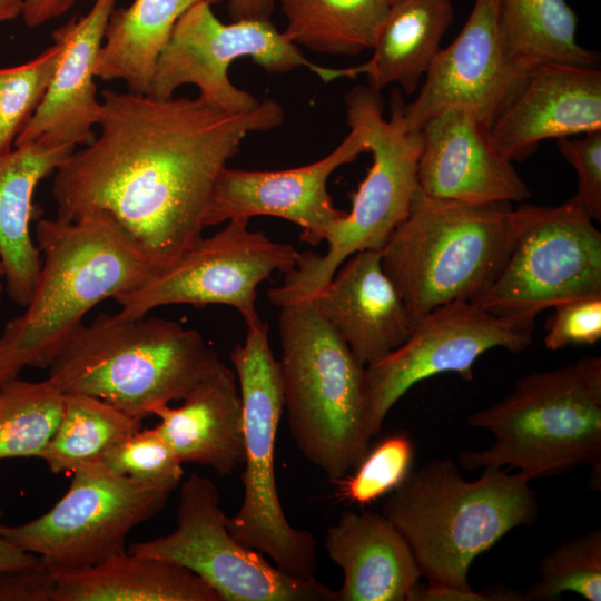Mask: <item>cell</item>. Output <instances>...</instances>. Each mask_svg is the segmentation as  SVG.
I'll list each match as a JSON object with an SVG mask.
<instances>
[{"instance_id": "obj_17", "label": "cell", "mask_w": 601, "mask_h": 601, "mask_svg": "<svg viewBox=\"0 0 601 601\" xmlns=\"http://www.w3.org/2000/svg\"><path fill=\"white\" fill-rule=\"evenodd\" d=\"M349 134L324 158L285 170H243L225 167L214 187L206 227L231 219L274 216L302 228V240L316 246L326 240L346 214L327 190L329 176L342 165L368 151L362 131Z\"/></svg>"}, {"instance_id": "obj_20", "label": "cell", "mask_w": 601, "mask_h": 601, "mask_svg": "<svg viewBox=\"0 0 601 601\" xmlns=\"http://www.w3.org/2000/svg\"><path fill=\"white\" fill-rule=\"evenodd\" d=\"M117 0H95L81 18L57 28L52 39L62 51L47 92L14 146L43 141L76 148L93 139L101 101L97 96L96 65Z\"/></svg>"}, {"instance_id": "obj_7", "label": "cell", "mask_w": 601, "mask_h": 601, "mask_svg": "<svg viewBox=\"0 0 601 601\" xmlns=\"http://www.w3.org/2000/svg\"><path fill=\"white\" fill-rule=\"evenodd\" d=\"M519 221L511 203L472 204L418 189L407 217L381 248L383 269L413 325L439 306L483 294L510 255Z\"/></svg>"}, {"instance_id": "obj_5", "label": "cell", "mask_w": 601, "mask_h": 601, "mask_svg": "<svg viewBox=\"0 0 601 601\" xmlns=\"http://www.w3.org/2000/svg\"><path fill=\"white\" fill-rule=\"evenodd\" d=\"M221 361L203 335L160 317L100 314L49 365L62 393L98 397L142 420L184 400Z\"/></svg>"}, {"instance_id": "obj_18", "label": "cell", "mask_w": 601, "mask_h": 601, "mask_svg": "<svg viewBox=\"0 0 601 601\" xmlns=\"http://www.w3.org/2000/svg\"><path fill=\"white\" fill-rule=\"evenodd\" d=\"M421 193L472 204L523 201L531 196L512 161L494 147L490 128L464 107L446 109L421 129Z\"/></svg>"}, {"instance_id": "obj_27", "label": "cell", "mask_w": 601, "mask_h": 601, "mask_svg": "<svg viewBox=\"0 0 601 601\" xmlns=\"http://www.w3.org/2000/svg\"><path fill=\"white\" fill-rule=\"evenodd\" d=\"M203 0H134L114 9L96 65V77L122 80L147 93L160 51L178 19ZM211 4L224 0H206Z\"/></svg>"}, {"instance_id": "obj_32", "label": "cell", "mask_w": 601, "mask_h": 601, "mask_svg": "<svg viewBox=\"0 0 601 601\" xmlns=\"http://www.w3.org/2000/svg\"><path fill=\"white\" fill-rule=\"evenodd\" d=\"M568 591L589 601L601 600L600 529L568 539L543 556L539 581L523 597L525 601H555Z\"/></svg>"}, {"instance_id": "obj_3", "label": "cell", "mask_w": 601, "mask_h": 601, "mask_svg": "<svg viewBox=\"0 0 601 601\" xmlns=\"http://www.w3.org/2000/svg\"><path fill=\"white\" fill-rule=\"evenodd\" d=\"M35 235L42 259L38 279L0 341L24 367L48 368L97 304L140 288L158 270L104 211L40 219Z\"/></svg>"}, {"instance_id": "obj_36", "label": "cell", "mask_w": 601, "mask_h": 601, "mask_svg": "<svg viewBox=\"0 0 601 601\" xmlns=\"http://www.w3.org/2000/svg\"><path fill=\"white\" fill-rule=\"evenodd\" d=\"M561 155L577 173L578 189L570 198L592 220H601V130L582 138L556 139Z\"/></svg>"}, {"instance_id": "obj_30", "label": "cell", "mask_w": 601, "mask_h": 601, "mask_svg": "<svg viewBox=\"0 0 601 601\" xmlns=\"http://www.w3.org/2000/svg\"><path fill=\"white\" fill-rule=\"evenodd\" d=\"M141 422L98 397L63 393L60 421L40 459L52 473L102 464L105 454L141 428Z\"/></svg>"}, {"instance_id": "obj_28", "label": "cell", "mask_w": 601, "mask_h": 601, "mask_svg": "<svg viewBox=\"0 0 601 601\" xmlns=\"http://www.w3.org/2000/svg\"><path fill=\"white\" fill-rule=\"evenodd\" d=\"M578 18L565 0H500L499 29L509 60L530 73L548 62L597 66L577 41Z\"/></svg>"}, {"instance_id": "obj_6", "label": "cell", "mask_w": 601, "mask_h": 601, "mask_svg": "<svg viewBox=\"0 0 601 601\" xmlns=\"http://www.w3.org/2000/svg\"><path fill=\"white\" fill-rule=\"evenodd\" d=\"M466 423L495 437L489 449L459 454L466 470L508 466L532 480L589 465L600 484L601 357L531 373L501 401L470 414Z\"/></svg>"}, {"instance_id": "obj_45", "label": "cell", "mask_w": 601, "mask_h": 601, "mask_svg": "<svg viewBox=\"0 0 601 601\" xmlns=\"http://www.w3.org/2000/svg\"><path fill=\"white\" fill-rule=\"evenodd\" d=\"M3 280H4V268H3V265H2V263L0 260V298H1L3 289H4Z\"/></svg>"}, {"instance_id": "obj_12", "label": "cell", "mask_w": 601, "mask_h": 601, "mask_svg": "<svg viewBox=\"0 0 601 601\" xmlns=\"http://www.w3.org/2000/svg\"><path fill=\"white\" fill-rule=\"evenodd\" d=\"M227 518L215 483L190 474L180 486L176 529L134 542L128 551L191 571L221 601H336V592L316 579L288 575L242 544L228 531Z\"/></svg>"}, {"instance_id": "obj_23", "label": "cell", "mask_w": 601, "mask_h": 601, "mask_svg": "<svg viewBox=\"0 0 601 601\" xmlns=\"http://www.w3.org/2000/svg\"><path fill=\"white\" fill-rule=\"evenodd\" d=\"M183 405L157 407L155 426L179 460L229 475L244 464V416L234 370L223 362L184 400Z\"/></svg>"}, {"instance_id": "obj_34", "label": "cell", "mask_w": 601, "mask_h": 601, "mask_svg": "<svg viewBox=\"0 0 601 601\" xmlns=\"http://www.w3.org/2000/svg\"><path fill=\"white\" fill-rule=\"evenodd\" d=\"M414 446L405 433L388 435L370 449L351 476L336 481L338 497L366 505L393 492L411 471Z\"/></svg>"}, {"instance_id": "obj_11", "label": "cell", "mask_w": 601, "mask_h": 601, "mask_svg": "<svg viewBox=\"0 0 601 601\" xmlns=\"http://www.w3.org/2000/svg\"><path fill=\"white\" fill-rule=\"evenodd\" d=\"M66 494L45 514L0 534L39 556L53 575L126 551L129 532L158 514L169 490L116 474L102 464L75 471Z\"/></svg>"}, {"instance_id": "obj_44", "label": "cell", "mask_w": 601, "mask_h": 601, "mask_svg": "<svg viewBox=\"0 0 601 601\" xmlns=\"http://www.w3.org/2000/svg\"><path fill=\"white\" fill-rule=\"evenodd\" d=\"M23 0H0V21L18 18L22 12Z\"/></svg>"}, {"instance_id": "obj_26", "label": "cell", "mask_w": 601, "mask_h": 601, "mask_svg": "<svg viewBox=\"0 0 601 601\" xmlns=\"http://www.w3.org/2000/svg\"><path fill=\"white\" fill-rule=\"evenodd\" d=\"M55 577V601H221L191 571L129 551Z\"/></svg>"}, {"instance_id": "obj_2", "label": "cell", "mask_w": 601, "mask_h": 601, "mask_svg": "<svg viewBox=\"0 0 601 601\" xmlns=\"http://www.w3.org/2000/svg\"><path fill=\"white\" fill-rule=\"evenodd\" d=\"M530 481L520 471L495 466L467 481L452 460L436 459L408 472L382 514L406 541L427 584L471 591L473 561L536 519Z\"/></svg>"}, {"instance_id": "obj_43", "label": "cell", "mask_w": 601, "mask_h": 601, "mask_svg": "<svg viewBox=\"0 0 601 601\" xmlns=\"http://www.w3.org/2000/svg\"><path fill=\"white\" fill-rule=\"evenodd\" d=\"M23 367L22 361L0 341V386L17 377Z\"/></svg>"}, {"instance_id": "obj_4", "label": "cell", "mask_w": 601, "mask_h": 601, "mask_svg": "<svg viewBox=\"0 0 601 601\" xmlns=\"http://www.w3.org/2000/svg\"><path fill=\"white\" fill-rule=\"evenodd\" d=\"M279 308L284 408L302 454L336 482L370 450L365 366L321 314L314 295L268 290Z\"/></svg>"}, {"instance_id": "obj_19", "label": "cell", "mask_w": 601, "mask_h": 601, "mask_svg": "<svg viewBox=\"0 0 601 601\" xmlns=\"http://www.w3.org/2000/svg\"><path fill=\"white\" fill-rule=\"evenodd\" d=\"M601 130V70L597 66L548 62L490 129L496 150L510 161L529 157L539 142Z\"/></svg>"}, {"instance_id": "obj_37", "label": "cell", "mask_w": 601, "mask_h": 601, "mask_svg": "<svg viewBox=\"0 0 601 601\" xmlns=\"http://www.w3.org/2000/svg\"><path fill=\"white\" fill-rule=\"evenodd\" d=\"M553 308L544 337L548 349L592 345L601 338V295L569 299Z\"/></svg>"}, {"instance_id": "obj_22", "label": "cell", "mask_w": 601, "mask_h": 601, "mask_svg": "<svg viewBox=\"0 0 601 601\" xmlns=\"http://www.w3.org/2000/svg\"><path fill=\"white\" fill-rule=\"evenodd\" d=\"M325 549L344 578L336 601H405L422 577L404 538L381 513L345 511Z\"/></svg>"}, {"instance_id": "obj_13", "label": "cell", "mask_w": 601, "mask_h": 601, "mask_svg": "<svg viewBox=\"0 0 601 601\" xmlns=\"http://www.w3.org/2000/svg\"><path fill=\"white\" fill-rule=\"evenodd\" d=\"M240 58H250L272 73L299 67L315 72L318 68L269 19L227 24L215 16L211 3L203 0L176 22L158 56L147 95L167 99L179 87L194 85L198 98L211 107L228 112L250 111L260 101L236 87L228 76L230 65Z\"/></svg>"}, {"instance_id": "obj_42", "label": "cell", "mask_w": 601, "mask_h": 601, "mask_svg": "<svg viewBox=\"0 0 601 601\" xmlns=\"http://www.w3.org/2000/svg\"><path fill=\"white\" fill-rule=\"evenodd\" d=\"M38 562V555L19 549L0 534V571L28 568L37 564Z\"/></svg>"}, {"instance_id": "obj_33", "label": "cell", "mask_w": 601, "mask_h": 601, "mask_svg": "<svg viewBox=\"0 0 601 601\" xmlns=\"http://www.w3.org/2000/svg\"><path fill=\"white\" fill-rule=\"evenodd\" d=\"M58 40L19 66L0 68V158L12 150L16 139L41 104L60 59Z\"/></svg>"}, {"instance_id": "obj_25", "label": "cell", "mask_w": 601, "mask_h": 601, "mask_svg": "<svg viewBox=\"0 0 601 601\" xmlns=\"http://www.w3.org/2000/svg\"><path fill=\"white\" fill-rule=\"evenodd\" d=\"M454 19L451 0H397L390 3L368 61L344 68L345 78L366 75L368 87L380 92L398 85L412 95L441 50L443 36Z\"/></svg>"}, {"instance_id": "obj_21", "label": "cell", "mask_w": 601, "mask_h": 601, "mask_svg": "<svg viewBox=\"0 0 601 601\" xmlns=\"http://www.w3.org/2000/svg\"><path fill=\"white\" fill-rule=\"evenodd\" d=\"M318 309L364 366L402 345L413 323L382 266L381 249L349 256L315 295Z\"/></svg>"}, {"instance_id": "obj_16", "label": "cell", "mask_w": 601, "mask_h": 601, "mask_svg": "<svg viewBox=\"0 0 601 601\" xmlns=\"http://www.w3.org/2000/svg\"><path fill=\"white\" fill-rule=\"evenodd\" d=\"M500 0H475L457 37L432 61L417 97L405 104L394 89L391 115L406 131H420L437 114L464 107L491 129L530 73L506 57L499 29Z\"/></svg>"}, {"instance_id": "obj_15", "label": "cell", "mask_w": 601, "mask_h": 601, "mask_svg": "<svg viewBox=\"0 0 601 601\" xmlns=\"http://www.w3.org/2000/svg\"><path fill=\"white\" fill-rule=\"evenodd\" d=\"M534 322L492 314L471 300L439 306L418 319L406 341L365 366V413L371 437L394 404L416 383L442 373L473 378V365L486 351H524Z\"/></svg>"}, {"instance_id": "obj_24", "label": "cell", "mask_w": 601, "mask_h": 601, "mask_svg": "<svg viewBox=\"0 0 601 601\" xmlns=\"http://www.w3.org/2000/svg\"><path fill=\"white\" fill-rule=\"evenodd\" d=\"M76 148L35 141L18 145L0 158V260L4 288L26 307L41 268V254L31 236L33 195Z\"/></svg>"}, {"instance_id": "obj_8", "label": "cell", "mask_w": 601, "mask_h": 601, "mask_svg": "<svg viewBox=\"0 0 601 601\" xmlns=\"http://www.w3.org/2000/svg\"><path fill=\"white\" fill-rule=\"evenodd\" d=\"M243 343L230 353L244 416V496L238 512L227 518L228 531L244 545L269 556L288 575L316 579L317 541L287 521L275 477V441L284 411L278 361L262 319L246 325Z\"/></svg>"}, {"instance_id": "obj_38", "label": "cell", "mask_w": 601, "mask_h": 601, "mask_svg": "<svg viewBox=\"0 0 601 601\" xmlns=\"http://www.w3.org/2000/svg\"><path fill=\"white\" fill-rule=\"evenodd\" d=\"M57 579L39 559L32 566L0 571V601H55Z\"/></svg>"}, {"instance_id": "obj_9", "label": "cell", "mask_w": 601, "mask_h": 601, "mask_svg": "<svg viewBox=\"0 0 601 601\" xmlns=\"http://www.w3.org/2000/svg\"><path fill=\"white\" fill-rule=\"evenodd\" d=\"M345 104L348 126L362 131L373 161L351 194V210L327 236L326 253H299L295 267L277 287L284 294L315 295L349 256L381 249L407 217L418 191L422 131L404 130L392 115L385 119L380 92L368 86H355Z\"/></svg>"}, {"instance_id": "obj_29", "label": "cell", "mask_w": 601, "mask_h": 601, "mask_svg": "<svg viewBox=\"0 0 601 601\" xmlns=\"http://www.w3.org/2000/svg\"><path fill=\"white\" fill-rule=\"evenodd\" d=\"M287 18L284 36L296 46L329 55L372 49L388 0H279Z\"/></svg>"}, {"instance_id": "obj_31", "label": "cell", "mask_w": 601, "mask_h": 601, "mask_svg": "<svg viewBox=\"0 0 601 601\" xmlns=\"http://www.w3.org/2000/svg\"><path fill=\"white\" fill-rule=\"evenodd\" d=\"M63 393L48 378L0 386V460L40 457L61 417Z\"/></svg>"}, {"instance_id": "obj_39", "label": "cell", "mask_w": 601, "mask_h": 601, "mask_svg": "<svg viewBox=\"0 0 601 601\" xmlns=\"http://www.w3.org/2000/svg\"><path fill=\"white\" fill-rule=\"evenodd\" d=\"M525 601L524 597L518 592L500 591L490 593H477L474 590L466 591L453 589L444 585L417 583L411 592L407 601Z\"/></svg>"}, {"instance_id": "obj_1", "label": "cell", "mask_w": 601, "mask_h": 601, "mask_svg": "<svg viewBox=\"0 0 601 601\" xmlns=\"http://www.w3.org/2000/svg\"><path fill=\"white\" fill-rule=\"evenodd\" d=\"M100 101L99 135L55 171L57 217L110 215L158 273L203 236L217 178L245 138L284 121L273 99L245 112L130 90Z\"/></svg>"}, {"instance_id": "obj_41", "label": "cell", "mask_w": 601, "mask_h": 601, "mask_svg": "<svg viewBox=\"0 0 601 601\" xmlns=\"http://www.w3.org/2000/svg\"><path fill=\"white\" fill-rule=\"evenodd\" d=\"M273 7L274 0H229L228 12L233 21L267 20Z\"/></svg>"}, {"instance_id": "obj_35", "label": "cell", "mask_w": 601, "mask_h": 601, "mask_svg": "<svg viewBox=\"0 0 601 601\" xmlns=\"http://www.w3.org/2000/svg\"><path fill=\"white\" fill-rule=\"evenodd\" d=\"M109 471L174 492L184 475L183 462L154 426L139 428L102 459Z\"/></svg>"}, {"instance_id": "obj_10", "label": "cell", "mask_w": 601, "mask_h": 601, "mask_svg": "<svg viewBox=\"0 0 601 601\" xmlns=\"http://www.w3.org/2000/svg\"><path fill=\"white\" fill-rule=\"evenodd\" d=\"M510 255L473 303L494 315L534 322L545 308L601 295V234L571 199L560 206L522 205Z\"/></svg>"}, {"instance_id": "obj_46", "label": "cell", "mask_w": 601, "mask_h": 601, "mask_svg": "<svg viewBox=\"0 0 601 601\" xmlns=\"http://www.w3.org/2000/svg\"><path fill=\"white\" fill-rule=\"evenodd\" d=\"M394 1H397V0H388L390 3L394 2Z\"/></svg>"}, {"instance_id": "obj_40", "label": "cell", "mask_w": 601, "mask_h": 601, "mask_svg": "<svg viewBox=\"0 0 601 601\" xmlns=\"http://www.w3.org/2000/svg\"><path fill=\"white\" fill-rule=\"evenodd\" d=\"M76 0H23L21 17L23 22L36 28L69 10Z\"/></svg>"}, {"instance_id": "obj_14", "label": "cell", "mask_w": 601, "mask_h": 601, "mask_svg": "<svg viewBox=\"0 0 601 601\" xmlns=\"http://www.w3.org/2000/svg\"><path fill=\"white\" fill-rule=\"evenodd\" d=\"M298 254L288 244L250 230L248 220L231 219L213 236H201L140 288L116 296L117 314L135 318L165 305L219 304L234 307L249 325L260 321L258 286L275 272L294 268Z\"/></svg>"}]
</instances>
